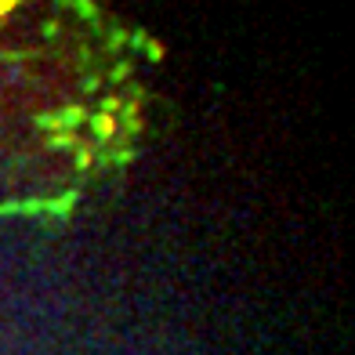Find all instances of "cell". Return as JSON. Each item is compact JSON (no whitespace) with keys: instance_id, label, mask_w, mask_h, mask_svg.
<instances>
[{"instance_id":"6da1fadb","label":"cell","mask_w":355,"mask_h":355,"mask_svg":"<svg viewBox=\"0 0 355 355\" xmlns=\"http://www.w3.org/2000/svg\"><path fill=\"white\" fill-rule=\"evenodd\" d=\"M138 102L135 58L94 15L0 4V192H76L127 156Z\"/></svg>"}]
</instances>
